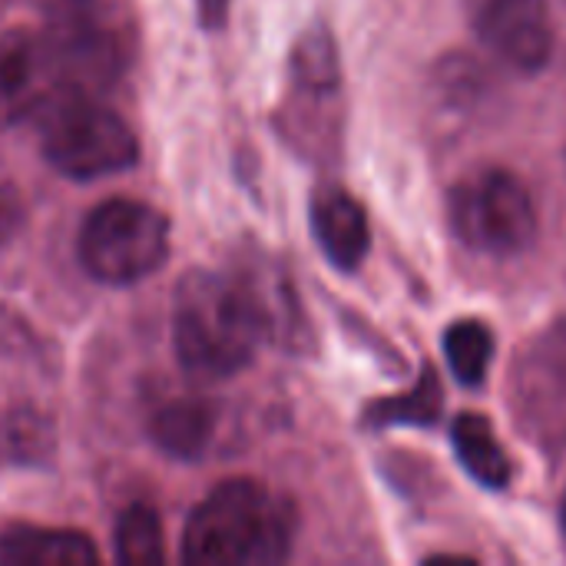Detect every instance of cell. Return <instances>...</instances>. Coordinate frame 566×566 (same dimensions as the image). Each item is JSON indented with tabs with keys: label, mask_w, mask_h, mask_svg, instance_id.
<instances>
[{
	"label": "cell",
	"mask_w": 566,
	"mask_h": 566,
	"mask_svg": "<svg viewBox=\"0 0 566 566\" xmlns=\"http://www.w3.org/2000/svg\"><path fill=\"white\" fill-rule=\"evenodd\" d=\"M172 338L182 368L196 378L242 371L269 338V318L249 275L189 272L172 298Z\"/></svg>",
	"instance_id": "6da1fadb"
},
{
	"label": "cell",
	"mask_w": 566,
	"mask_h": 566,
	"mask_svg": "<svg viewBox=\"0 0 566 566\" xmlns=\"http://www.w3.org/2000/svg\"><path fill=\"white\" fill-rule=\"evenodd\" d=\"M295 507L259 481H226L189 517L182 560L196 566H275L292 554Z\"/></svg>",
	"instance_id": "7a4b0ae2"
},
{
	"label": "cell",
	"mask_w": 566,
	"mask_h": 566,
	"mask_svg": "<svg viewBox=\"0 0 566 566\" xmlns=\"http://www.w3.org/2000/svg\"><path fill=\"white\" fill-rule=\"evenodd\" d=\"M40 116L43 156L70 179L113 176L139 159L133 129L93 93H60Z\"/></svg>",
	"instance_id": "3957f363"
},
{
	"label": "cell",
	"mask_w": 566,
	"mask_h": 566,
	"mask_svg": "<svg viewBox=\"0 0 566 566\" xmlns=\"http://www.w3.org/2000/svg\"><path fill=\"white\" fill-rule=\"evenodd\" d=\"M169 255V222L146 202L109 199L96 206L80 232L83 269L106 285H133Z\"/></svg>",
	"instance_id": "277c9868"
},
{
	"label": "cell",
	"mask_w": 566,
	"mask_h": 566,
	"mask_svg": "<svg viewBox=\"0 0 566 566\" xmlns=\"http://www.w3.org/2000/svg\"><path fill=\"white\" fill-rule=\"evenodd\" d=\"M458 239L484 255L511 259L534 245L537 209L527 186L507 169H481L454 186L448 202Z\"/></svg>",
	"instance_id": "5b68a950"
},
{
	"label": "cell",
	"mask_w": 566,
	"mask_h": 566,
	"mask_svg": "<svg viewBox=\"0 0 566 566\" xmlns=\"http://www.w3.org/2000/svg\"><path fill=\"white\" fill-rule=\"evenodd\" d=\"M60 93H96L126 66L123 30L99 7L66 10L43 33Z\"/></svg>",
	"instance_id": "8992f818"
},
{
	"label": "cell",
	"mask_w": 566,
	"mask_h": 566,
	"mask_svg": "<svg viewBox=\"0 0 566 566\" xmlns=\"http://www.w3.org/2000/svg\"><path fill=\"white\" fill-rule=\"evenodd\" d=\"M474 27L484 46L521 73H537L554 53L547 0H478Z\"/></svg>",
	"instance_id": "52a82bcc"
},
{
	"label": "cell",
	"mask_w": 566,
	"mask_h": 566,
	"mask_svg": "<svg viewBox=\"0 0 566 566\" xmlns=\"http://www.w3.org/2000/svg\"><path fill=\"white\" fill-rule=\"evenodd\" d=\"M60 96V83L40 33L10 30L0 36V123L40 116Z\"/></svg>",
	"instance_id": "ba28073f"
},
{
	"label": "cell",
	"mask_w": 566,
	"mask_h": 566,
	"mask_svg": "<svg viewBox=\"0 0 566 566\" xmlns=\"http://www.w3.org/2000/svg\"><path fill=\"white\" fill-rule=\"evenodd\" d=\"M312 232H315L322 252L328 255V262L338 265L342 272H355L365 262L368 245H371L368 216H365L361 202L335 186L315 192Z\"/></svg>",
	"instance_id": "9c48e42d"
},
{
	"label": "cell",
	"mask_w": 566,
	"mask_h": 566,
	"mask_svg": "<svg viewBox=\"0 0 566 566\" xmlns=\"http://www.w3.org/2000/svg\"><path fill=\"white\" fill-rule=\"evenodd\" d=\"M96 560L99 551L80 531L13 524L0 534V564L7 566H90Z\"/></svg>",
	"instance_id": "30bf717a"
},
{
	"label": "cell",
	"mask_w": 566,
	"mask_h": 566,
	"mask_svg": "<svg viewBox=\"0 0 566 566\" xmlns=\"http://www.w3.org/2000/svg\"><path fill=\"white\" fill-rule=\"evenodd\" d=\"M451 441H454V451L461 458V464L468 468V474L491 488V491H501L511 484V461H507V451L501 448L494 428L488 418L481 415H461L451 428Z\"/></svg>",
	"instance_id": "8fae6325"
},
{
	"label": "cell",
	"mask_w": 566,
	"mask_h": 566,
	"mask_svg": "<svg viewBox=\"0 0 566 566\" xmlns=\"http://www.w3.org/2000/svg\"><path fill=\"white\" fill-rule=\"evenodd\" d=\"M216 415L212 405L199 398H176L166 401L153 418V438L163 451L176 458H199L212 438Z\"/></svg>",
	"instance_id": "7c38bea8"
},
{
	"label": "cell",
	"mask_w": 566,
	"mask_h": 566,
	"mask_svg": "<svg viewBox=\"0 0 566 566\" xmlns=\"http://www.w3.org/2000/svg\"><path fill=\"white\" fill-rule=\"evenodd\" d=\"M444 355H448L454 378L468 388H478L488 378V368L494 358V335L478 318L454 322L444 335Z\"/></svg>",
	"instance_id": "4fadbf2b"
},
{
	"label": "cell",
	"mask_w": 566,
	"mask_h": 566,
	"mask_svg": "<svg viewBox=\"0 0 566 566\" xmlns=\"http://www.w3.org/2000/svg\"><path fill=\"white\" fill-rule=\"evenodd\" d=\"M438 418H441V381H438V375L431 368H424V375H421L415 391L375 401L365 411V424L368 428H388V424L431 428V424H438Z\"/></svg>",
	"instance_id": "5bb4252c"
},
{
	"label": "cell",
	"mask_w": 566,
	"mask_h": 566,
	"mask_svg": "<svg viewBox=\"0 0 566 566\" xmlns=\"http://www.w3.org/2000/svg\"><path fill=\"white\" fill-rule=\"evenodd\" d=\"M116 557L123 564L146 566L163 560V521L149 504H129L116 524Z\"/></svg>",
	"instance_id": "9a60e30c"
},
{
	"label": "cell",
	"mask_w": 566,
	"mask_h": 566,
	"mask_svg": "<svg viewBox=\"0 0 566 566\" xmlns=\"http://www.w3.org/2000/svg\"><path fill=\"white\" fill-rule=\"evenodd\" d=\"M226 10H229V0H199V17L209 30L226 23Z\"/></svg>",
	"instance_id": "2e32d148"
},
{
	"label": "cell",
	"mask_w": 566,
	"mask_h": 566,
	"mask_svg": "<svg viewBox=\"0 0 566 566\" xmlns=\"http://www.w3.org/2000/svg\"><path fill=\"white\" fill-rule=\"evenodd\" d=\"M560 524H564V537H566V494H564V507H560Z\"/></svg>",
	"instance_id": "e0dca14e"
}]
</instances>
